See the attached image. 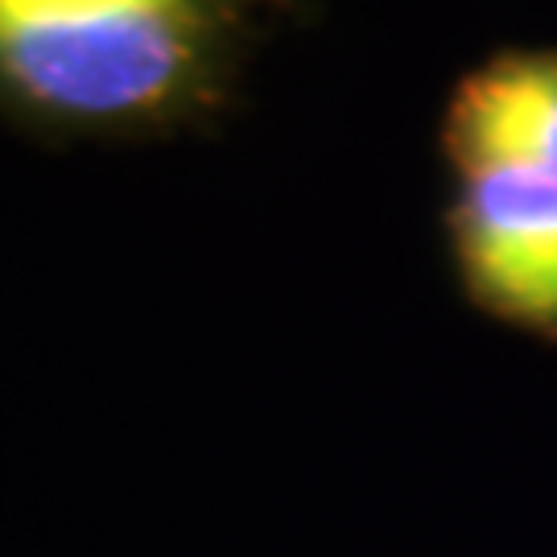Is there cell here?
<instances>
[{
  "label": "cell",
  "mask_w": 557,
  "mask_h": 557,
  "mask_svg": "<svg viewBox=\"0 0 557 557\" xmlns=\"http://www.w3.org/2000/svg\"><path fill=\"white\" fill-rule=\"evenodd\" d=\"M455 178L446 232L467 298L496 322L557 338V178L504 165Z\"/></svg>",
  "instance_id": "2"
},
{
  "label": "cell",
  "mask_w": 557,
  "mask_h": 557,
  "mask_svg": "<svg viewBox=\"0 0 557 557\" xmlns=\"http://www.w3.org/2000/svg\"><path fill=\"white\" fill-rule=\"evenodd\" d=\"M446 161L467 170H537L557 178V54H508L462 83L442 128Z\"/></svg>",
  "instance_id": "3"
},
{
  "label": "cell",
  "mask_w": 557,
  "mask_h": 557,
  "mask_svg": "<svg viewBox=\"0 0 557 557\" xmlns=\"http://www.w3.org/2000/svg\"><path fill=\"white\" fill-rule=\"evenodd\" d=\"M239 0H0V100L25 120L120 133L207 96Z\"/></svg>",
  "instance_id": "1"
}]
</instances>
